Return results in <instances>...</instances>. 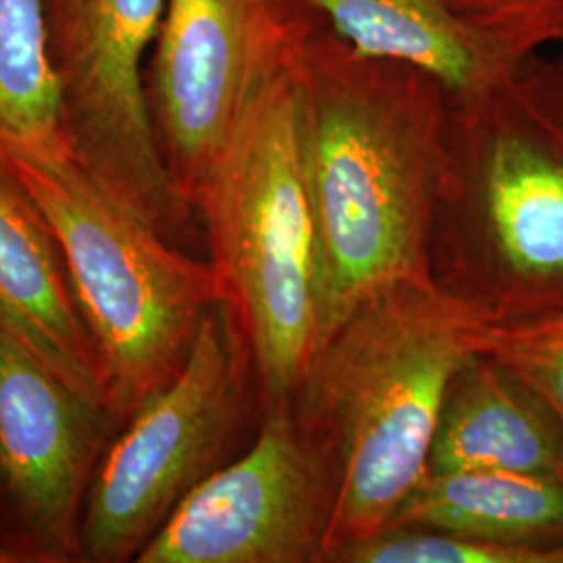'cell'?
Returning a JSON list of instances; mask_svg holds the SVG:
<instances>
[{"mask_svg":"<svg viewBox=\"0 0 563 563\" xmlns=\"http://www.w3.org/2000/svg\"><path fill=\"white\" fill-rule=\"evenodd\" d=\"M286 2L316 222L320 342L365 297L430 282L451 97L423 69L367 57Z\"/></svg>","mask_w":563,"mask_h":563,"instance_id":"6da1fadb","label":"cell"},{"mask_svg":"<svg viewBox=\"0 0 563 563\" xmlns=\"http://www.w3.org/2000/svg\"><path fill=\"white\" fill-rule=\"evenodd\" d=\"M430 282L483 322L563 309V59L451 99Z\"/></svg>","mask_w":563,"mask_h":563,"instance_id":"7a4b0ae2","label":"cell"},{"mask_svg":"<svg viewBox=\"0 0 563 563\" xmlns=\"http://www.w3.org/2000/svg\"><path fill=\"white\" fill-rule=\"evenodd\" d=\"M478 318L430 282L365 297L322 341L290 401L341 478L328 553L388 528L428 470L446 388Z\"/></svg>","mask_w":563,"mask_h":563,"instance_id":"3957f363","label":"cell"},{"mask_svg":"<svg viewBox=\"0 0 563 563\" xmlns=\"http://www.w3.org/2000/svg\"><path fill=\"white\" fill-rule=\"evenodd\" d=\"M286 32L263 63L192 211L253 351L263 401L290 399L318 339L316 222Z\"/></svg>","mask_w":563,"mask_h":563,"instance_id":"277c9868","label":"cell"},{"mask_svg":"<svg viewBox=\"0 0 563 563\" xmlns=\"http://www.w3.org/2000/svg\"><path fill=\"white\" fill-rule=\"evenodd\" d=\"M0 159L57 236L121 423L180 374L209 309L225 299L222 282L209 260L165 239L71 151L13 146Z\"/></svg>","mask_w":563,"mask_h":563,"instance_id":"5b68a950","label":"cell"},{"mask_svg":"<svg viewBox=\"0 0 563 563\" xmlns=\"http://www.w3.org/2000/svg\"><path fill=\"white\" fill-rule=\"evenodd\" d=\"M263 393L234 305L202 320L180 374L115 428L81 516L84 563L136 562L176 507L257 432Z\"/></svg>","mask_w":563,"mask_h":563,"instance_id":"8992f818","label":"cell"},{"mask_svg":"<svg viewBox=\"0 0 563 563\" xmlns=\"http://www.w3.org/2000/svg\"><path fill=\"white\" fill-rule=\"evenodd\" d=\"M165 4L42 0V11L71 155L115 199L186 249L201 225L163 165L144 95Z\"/></svg>","mask_w":563,"mask_h":563,"instance_id":"52a82bcc","label":"cell"},{"mask_svg":"<svg viewBox=\"0 0 563 563\" xmlns=\"http://www.w3.org/2000/svg\"><path fill=\"white\" fill-rule=\"evenodd\" d=\"M341 478L290 399L263 401L251 444L205 478L136 563H325Z\"/></svg>","mask_w":563,"mask_h":563,"instance_id":"ba28073f","label":"cell"},{"mask_svg":"<svg viewBox=\"0 0 563 563\" xmlns=\"http://www.w3.org/2000/svg\"><path fill=\"white\" fill-rule=\"evenodd\" d=\"M118 426L0 328V541L21 563L81 562L84 505Z\"/></svg>","mask_w":563,"mask_h":563,"instance_id":"9c48e42d","label":"cell"},{"mask_svg":"<svg viewBox=\"0 0 563 563\" xmlns=\"http://www.w3.org/2000/svg\"><path fill=\"white\" fill-rule=\"evenodd\" d=\"M286 20L284 0H167L144 95L163 165L190 207Z\"/></svg>","mask_w":563,"mask_h":563,"instance_id":"30bf717a","label":"cell"},{"mask_svg":"<svg viewBox=\"0 0 563 563\" xmlns=\"http://www.w3.org/2000/svg\"><path fill=\"white\" fill-rule=\"evenodd\" d=\"M0 328L53 374L109 409L99 355L81 320L57 236L2 159Z\"/></svg>","mask_w":563,"mask_h":563,"instance_id":"8fae6325","label":"cell"},{"mask_svg":"<svg viewBox=\"0 0 563 563\" xmlns=\"http://www.w3.org/2000/svg\"><path fill=\"white\" fill-rule=\"evenodd\" d=\"M497 470L563 481V422L505 363L474 353L446 388L428 472Z\"/></svg>","mask_w":563,"mask_h":563,"instance_id":"7c38bea8","label":"cell"},{"mask_svg":"<svg viewBox=\"0 0 563 563\" xmlns=\"http://www.w3.org/2000/svg\"><path fill=\"white\" fill-rule=\"evenodd\" d=\"M367 57L399 60L443 84L451 99L476 95L520 59L463 23L449 0H292Z\"/></svg>","mask_w":563,"mask_h":563,"instance_id":"4fadbf2b","label":"cell"},{"mask_svg":"<svg viewBox=\"0 0 563 563\" xmlns=\"http://www.w3.org/2000/svg\"><path fill=\"white\" fill-rule=\"evenodd\" d=\"M390 528L446 530L495 543L562 549L563 481L497 470H426L386 530Z\"/></svg>","mask_w":563,"mask_h":563,"instance_id":"5bb4252c","label":"cell"},{"mask_svg":"<svg viewBox=\"0 0 563 563\" xmlns=\"http://www.w3.org/2000/svg\"><path fill=\"white\" fill-rule=\"evenodd\" d=\"M67 148L42 0H0V151Z\"/></svg>","mask_w":563,"mask_h":563,"instance_id":"9a60e30c","label":"cell"},{"mask_svg":"<svg viewBox=\"0 0 563 563\" xmlns=\"http://www.w3.org/2000/svg\"><path fill=\"white\" fill-rule=\"evenodd\" d=\"M325 563H563V547H516L446 530L390 528L344 544Z\"/></svg>","mask_w":563,"mask_h":563,"instance_id":"2e32d148","label":"cell"},{"mask_svg":"<svg viewBox=\"0 0 563 563\" xmlns=\"http://www.w3.org/2000/svg\"><path fill=\"white\" fill-rule=\"evenodd\" d=\"M474 346L520 374L563 422V309L523 322L478 320Z\"/></svg>","mask_w":563,"mask_h":563,"instance_id":"e0dca14e","label":"cell"},{"mask_svg":"<svg viewBox=\"0 0 563 563\" xmlns=\"http://www.w3.org/2000/svg\"><path fill=\"white\" fill-rule=\"evenodd\" d=\"M457 18L514 59L558 42L563 0H449Z\"/></svg>","mask_w":563,"mask_h":563,"instance_id":"ac0fdd59","label":"cell"},{"mask_svg":"<svg viewBox=\"0 0 563 563\" xmlns=\"http://www.w3.org/2000/svg\"><path fill=\"white\" fill-rule=\"evenodd\" d=\"M558 42H563V23L562 27H560V34H558Z\"/></svg>","mask_w":563,"mask_h":563,"instance_id":"d6986e66","label":"cell"}]
</instances>
